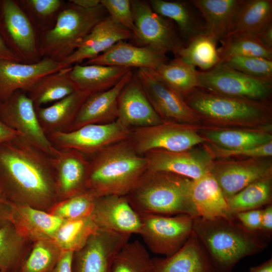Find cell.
<instances>
[{
	"label": "cell",
	"instance_id": "39",
	"mask_svg": "<svg viewBox=\"0 0 272 272\" xmlns=\"http://www.w3.org/2000/svg\"><path fill=\"white\" fill-rule=\"evenodd\" d=\"M218 52L221 61L233 56H256L272 59V49L263 45L255 34L236 33L220 41ZM220 61V62H221Z\"/></svg>",
	"mask_w": 272,
	"mask_h": 272
},
{
	"label": "cell",
	"instance_id": "10",
	"mask_svg": "<svg viewBox=\"0 0 272 272\" xmlns=\"http://www.w3.org/2000/svg\"><path fill=\"white\" fill-rule=\"evenodd\" d=\"M130 3L135 26L131 39L135 45L175 55L185 44L172 22L155 12L148 2L132 0Z\"/></svg>",
	"mask_w": 272,
	"mask_h": 272
},
{
	"label": "cell",
	"instance_id": "25",
	"mask_svg": "<svg viewBox=\"0 0 272 272\" xmlns=\"http://www.w3.org/2000/svg\"><path fill=\"white\" fill-rule=\"evenodd\" d=\"M152 272H215L211 259L193 231L176 253L153 257Z\"/></svg>",
	"mask_w": 272,
	"mask_h": 272
},
{
	"label": "cell",
	"instance_id": "31",
	"mask_svg": "<svg viewBox=\"0 0 272 272\" xmlns=\"http://www.w3.org/2000/svg\"><path fill=\"white\" fill-rule=\"evenodd\" d=\"M10 204L12 221L33 242L41 239H53L64 221L48 212L29 206Z\"/></svg>",
	"mask_w": 272,
	"mask_h": 272
},
{
	"label": "cell",
	"instance_id": "50",
	"mask_svg": "<svg viewBox=\"0 0 272 272\" xmlns=\"http://www.w3.org/2000/svg\"><path fill=\"white\" fill-rule=\"evenodd\" d=\"M260 231L271 237L272 232V204L262 209Z\"/></svg>",
	"mask_w": 272,
	"mask_h": 272
},
{
	"label": "cell",
	"instance_id": "5",
	"mask_svg": "<svg viewBox=\"0 0 272 272\" xmlns=\"http://www.w3.org/2000/svg\"><path fill=\"white\" fill-rule=\"evenodd\" d=\"M192 180L175 174L147 170L126 195L138 215L197 217L191 197Z\"/></svg>",
	"mask_w": 272,
	"mask_h": 272
},
{
	"label": "cell",
	"instance_id": "17",
	"mask_svg": "<svg viewBox=\"0 0 272 272\" xmlns=\"http://www.w3.org/2000/svg\"><path fill=\"white\" fill-rule=\"evenodd\" d=\"M181 152L155 150L144 156L148 162V170L163 171L186 177L192 180L210 173L214 160L211 154L202 144Z\"/></svg>",
	"mask_w": 272,
	"mask_h": 272
},
{
	"label": "cell",
	"instance_id": "11",
	"mask_svg": "<svg viewBox=\"0 0 272 272\" xmlns=\"http://www.w3.org/2000/svg\"><path fill=\"white\" fill-rule=\"evenodd\" d=\"M197 74L200 88L211 92L256 101L270 99L272 79L252 77L222 64Z\"/></svg>",
	"mask_w": 272,
	"mask_h": 272
},
{
	"label": "cell",
	"instance_id": "14",
	"mask_svg": "<svg viewBox=\"0 0 272 272\" xmlns=\"http://www.w3.org/2000/svg\"><path fill=\"white\" fill-rule=\"evenodd\" d=\"M0 121L51 157L57 153L58 149L41 128L33 102L25 92L17 91L0 103Z\"/></svg>",
	"mask_w": 272,
	"mask_h": 272
},
{
	"label": "cell",
	"instance_id": "57",
	"mask_svg": "<svg viewBox=\"0 0 272 272\" xmlns=\"http://www.w3.org/2000/svg\"><path fill=\"white\" fill-rule=\"evenodd\" d=\"M0 272H2V271H1L0 270Z\"/></svg>",
	"mask_w": 272,
	"mask_h": 272
},
{
	"label": "cell",
	"instance_id": "46",
	"mask_svg": "<svg viewBox=\"0 0 272 272\" xmlns=\"http://www.w3.org/2000/svg\"><path fill=\"white\" fill-rule=\"evenodd\" d=\"M203 145L214 160L229 159L231 158H267L272 156V142L254 147L240 149H225L208 142Z\"/></svg>",
	"mask_w": 272,
	"mask_h": 272
},
{
	"label": "cell",
	"instance_id": "49",
	"mask_svg": "<svg viewBox=\"0 0 272 272\" xmlns=\"http://www.w3.org/2000/svg\"><path fill=\"white\" fill-rule=\"evenodd\" d=\"M74 252L62 251L58 261L50 272H73Z\"/></svg>",
	"mask_w": 272,
	"mask_h": 272
},
{
	"label": "cell",
	"instance_id": "51",
	"mask_svg": "<svg viewBox=\"0 0 272 272\" xmlns=\"http://www.w3.org/2000/svg\"><path fill=\"white\" fill-rule=\"evenodd\" d=\"M256 35L263 45L272 49V21L262 28Z\"/></svg>",
	"mask_w": 272,
	"mask_h": 272
},
{
	"label": "cell",
	"instance_id": "1",
	"mask_svg": "<svg viewBox=\"0 0 272 272\" xmlns=\"http://www.w3.org/2000/svg\"><path fill=\"white\" fill-rule=\"evenodd\" d=\"M52 157L22 135L0 144V196L48 212L59 201Z\"/></svg>",
	"mask_w": 272,
	"mask_h": 272
},
{
	"label": "cell",
	"instance_id": "22",
	"mask_svg": "<svg viewBox=\"0 0 272 272\" xmlns=\"http://www.w3.org/2000/svg\"><path fill=\"white\" fill-rule=\"evenodd\" d=\"M116 120L131 129L163 122L148 99L136 74L133 73L119 95Z\"/></svg>",
	"mask_w": 272,
	"mask_h": 272
},
{
	"label": "cell",
	"instance_id": "4",
	"mask_svg": "<svg viewBox=\"0 0 272 272\" xmlns=\"http://www.w3.org/2000/svg\"><path fill=\"white\" fill-rule=\"evenodd\" d=\"M184 98L199 118L201 126L272 129L269 101L229 96L202 88H197Z\"/></svg>",
	"mask_w": 272,
	"mask_h": 272
},
{
	"label": "cell",
	"instance_id": "23",
	"mask_svg": "<svg viewBox=\"0 0 272 272\" xmlns=\"http://www.w3.org/2000/svg\"><path fill=\"white\" fill-rule=\"evenodd\" d=\"M166 53L149 46H142L120 41L85 64L122 66L156 70L168 61Z\"/></svg>",
	"mask_w": 272,
	"mask_h": 272
},
{
	"label": "cell",
	"instance_id": "7",
	"mask_svg": "<svg viewBox=\"0 0 272 272\" xmlns=\"http://www.w3.org/2000/svg\"><path fill=\"white\" fill-rule=\"evenodd\" d=\"M199 126L163 121L154 125L132 128L129 140L141 155L155 150L184 151L207 142L198 131Z\"/></svg>",
	"mask_w": 272,
	"mask_h": 272
},
{
	"label": "cell",
	"instance_id": "24",
	"mask_svg": "<svg viewBox=\"0 0 272 272\" xmlns=\"http://www.w3.org/2000/svg\"><path fill=\"white\" fill-rule=\"evenodd\" d=\"M128 72L114 86L109 89L90 94L81 105L67 131L77 129L90 124H104L114 121L117 116L119 95L132 77Z\"/></svg>",
	"mask_w": 272,
	"mask_h": 272
},
{
	"label": "cell",
	"instance_id": "19",
	"mask_svg": "<svg viewBox=\"0 0 272 272\" xmlns=\"http://www.w3.org/2000/svg\"><path fill=\"white\" fill-rule=\"evenodd\" d=\"M61 69L59 62L47 57L33 63L0 59V103L17 91L26 92L41 77Z\"/></svg>",
	"mask_w": 272,
	"mask_h": 272
},
{
	"label": "cell",
	"instance_id": "2",
	"mask_svg": "<svg viewBox=\"0 0 272 272\" xmlns=\"http://www.w3.org/2000/svg\"><path fill=\"white\" fill-rule=\"evenodd\" d=\"M193 231L207 250L215 272H231L242 258L261 252L270 237L231 218L193 219Z\"/></svg>",
	"mask_w": 272,
	"mask_h": 272
},
{
	"label": "cell",
	"instance_id": "47",
	"mask_svg": "<svg viewBox=\"0 0 272 272\" xmlns=\"http://www.w3.org/2000/svg\"><path fill=\"white\" fill-rule=\"evenodd\" d=\"M108 16L127 29L133 35L135 32L130 0H100Z\"/></svg>",
	"mask_w": 272,
	"mask_h": 272
},
{
	"label": "cell",
	"instance_id": "36",
	"mask_svg": "<svg viewBox=\"0 0 272 272\" xmlns=\"http://www.w3.org/2000/svg\"><path fill=\"white\" fill-rule=\"evenodd\" d=\"M217 43L212 36L202 34L189 41L175 56L195 67H198L200 71H207L220 63Z\"/></svg>",
	"mask_w": 272,
	"mask_h": 272
},
{
	"label": "cell",
	"instance_id": "21",
	"mask_svg": "<svg viewBox=\"0 0 272 272\" xmlns=\"http://www.w3.org/2000/svg\"><path fill=\"white\" fill-rule=\"evenodd\" d=\"M59 201L86 191L89 160L73 149H58L52 157Z\"/></svg>",
	"mask_w": 272,
	"mask_h": 272
},
{
	"label": "cell",
	"instance_id": "26",
	"mask_svg": "<svg viewBox=\"0 0 272 272\" xmlns=\"http://www.w3.org/2000/svg\"><path fill=\"white\" fill-rule=\"evenodd\" d=\"M153 10L174 22L185 45L193 38L206 33L205 21L191 1L150 0Z\"/></svg>",
	"mask_w": 272,
	"mask_h": 272
},
{
	"label": "cell",
	"instance_id": "9",
	"mask_svg": "<svg viewBox=\"0 0 272 272\" xmlns=\"http://www.w3.org/2000/svg\"><path fill=\"white\" fill-rule=\"evenodd\" d=\"M0 34L22 62L35 63L42 58L38 33L18 1H0Z\"/></svg>",
	"mask_w": 272,
	"mask_h": 272
},
{
	"label": "cell",
	"instance_id": "13",
	"mask_svg": "<svg viewBox=\"0 0 272 272\" xmlns=\"http://www.w3.org/2000/svg\"><path fill=\"white\" fill-rule=\"evenodd\" d=\"M132 129L118 121L90 124L67 132H55L47 135L58 149H73L92 156L115 143L129 139Z\"/></svg>",
	"mask_w": 272,
	"mask_h": 272
},
{
	"label": "cell",
	"instance_id": "52",
	"mask_svg": "<svg viewBox=\"0 0 272 272\" xmlns=\"http://www.w3.org/2000/svg\"><path fill=\"white\" fill-rule=\"evenodd\" d=\"M11 221H12L11 205L0 196V227Z\"/></svg>",
	"mask_w": 272,
	"mask_h": 272
},
{
	"label": "cell",
	"instance_id": "45",
	"mask_svg": "<svg viewBox=\"0 0 272 272\" xmlns=\"http://www.w3.org/2000/svg\"><path fill=\"white\" fill-rule=\"evenodd\" d=\"M219 64L257 78L271 79L272 59L256 56H233Z\"/></svg>",
	"mask_w": 272,
	"mask_h": 272
},
{
	"label": "cell",
	"instance_id": "18",
	"mask_svg": "<svg viewBox=\"0 0 272 272\" xmlns=\"http://www.w3.org/2000/svg\"><path fill=\"white\" fill-rule=\"evenodd\" d=\"M90 218L98 229L129 235L141 231L140 217L126 196L96 197Z\"/></svg>",
	"mask_w": 272,
	"mask_h": 272
},
{
	"label": "cell",
	"instance_id": "34",
	"mask_svg": "<svg viewBox=\"0 0 272 272\" xmlns=\"http://www.w3.org/2000/svg\"><path fill=\"white\" fill-rule=\"evenodd\" d=\"M72 67L44 75L28 89L26 93L35 109L57 101L77 90L70 76Z\"/></svg>",
	"mask_w": 272,
	"mask_h": 272
},
{
	"label": "cell",
	"instance_id": "48",
	"mask_svg": "<svg viewBox=\"0 0 272 272\" xmlns=\"http://www.w3.org/2000/svg\"><path fill=\"white\" fill-rule=\"evenodd\" d=\"M235 218L247 229L260 231L262 209L240 212L233 214Z\"/></svg>",
	"mask_w": 272,
	"mask_h": 272
},
{
	"label": "cell",
	"instance_id": "54",
	"mask_svg": "<svg viewBox=\"0 0 272 272\" xmlns=\"http://www.w3.org/2000/svg\"><path fill=\"white\" fill-rule=\"evenodd\" d=\"M0 59L22 62L5 43L0 34Z\"/></svg>",
	"mask_w": 272,
	"mask_h": 272
},
{
	"label": "cell",
	"instance_id": "30",
	"mask_svg": "<svg viewBox=\"0 0 272 272\" xmlns=\"http://www.w3.org/2000/svg\"><path fill=\"white\" fill-rule=\"evenodd\" d=\"M191 193L198 217L205 219L233 217L219 184L211 173L192 180Z\"/></svg>",
	"mask_w": 272,
	"mask_h": 272
},
{
	"label": "cell",
	"instance_id": "42",
	"mask_svg": "<svg viewBox=\"0 0 272 272\" xmlns=\"http://www.w3.org/2000/svg\"><path fill=\"white\" fill-rule=\"evenodd\" d=\"M52 239H41L33 242L18 272H50L62 253Z\"/></svg>",
	"mask_w": 272,
	"mask_h": 272
},
{
	"label": "cell",
	"instance_id": "35",
	"mask_svg": "<svg viewBox=\"0 0 272 272\" xmlns=\"http://www.w3.org/2000/svg\"><path fill=\"white\" fill-rule=\"evenodd\" d=\"M271 21V0H243L227 35L240 32L256 34Z\"/></svg>",
	"mask_w": 272,
	"mask_h": 272
},
{
	"label": "cell",
	"instance_id": "40",
	"mask_svg": "<svg viewBox=\"0 0 272 272\" xmlns=\"http://www.w3.org/2000/svg\"><path fill=\"white\" fill-rule=\"evenodd\" d=\"M97 229L90 217L64 220L52 240L62 250L75 252L83 247Z\"/></svg>",
	"mask_w": 272,
	"mask_h": 272
},
{
	"label": "cell",
	"instance_id": "38",
	"mask_svg": "<svg viewBox=\"0 0 272 272\" xmlns=\"http://www.w3.org/2000/svg\"><path fill=\"white\" fill-rule=\"evenodd\" d=\"M226 200L232 215L272 204V175L251 183Z\"/></svg>",
	"mask_w": 272,
	"mask_h": 272
},
{
	"label": "cell",
	"instance_id": "53",
	"mask_svg": "<svg viewBox=\"0 0 272 272\" xmlns=\"http://www.w3.org/2000/svg\"><path fill=\"white\" fill-rule=\"evenodd\" d=\"M19 135L21 134L0 121V144L9 141Z\"/></svg>",
	"mask_w": 272,
	"mask_h": 272
},
{
	"label": "cell",
	"instance_id": "6",
	"mask_svg": "<svg viewBox=\"0 0 272 272\" xmlns=\"http://www.w3.org/2000/svg\"><path fill=\"white\" fill-rule=\"evenodd\" d=\"M107 14L101 4L95 8L84 9L69 1L65 2L53 26L40 34L41 57L59 62L67 58Z\"/></svg>",
	"mask_w": 272,
	"mask_h": 272
},
{
	"label": "cell",
	"instance_id": "16",
	"mask_svg": "<svg viewBox=\"0 0 272 272\" xmlns=\"http://www.w3.org/2000/svg\"><path fill=\"white\" fill-rule=\"evenodd\" d=\"M210 173L227 199L251 183L271 175L272 161L270 157L216 159L212 163Z\"/></svg>",
	"mask_w": 272,
	"mask_h": 272
},
{
	"label": "cell",
	"instance_id": "15",
	"mask_svg": "<svg viewBox=\"0 0 272 272\" xmlns=\"http://www.w3.org/2000/svg\"><path fill=\"white\" fill-rule=\"evenodd\" d=\"M130 236L98 228L74 252L73 272H111L115 256Z\"/></svg>",
	"mask_w": 272,
	"mask_h": 272
},
{
	"label": "cell",
	"instance_id": "28",
	"mask_svg": "<svg viewBox=\"0 0 272 272\" xmlns=\"http://www.w3.org/2000/svg\"><path fill=\"white\" fill-rule=\"evenodd\" d=\"M198 131L208 143L227 149L249 148L272 142L271 129L200 126Z\"/></svg>",
	"mask_w": 272,
	"mask_h": 272
},
{
	"label": "cell",
	"instance_id": "55",
	"mask_svg": "<svg viewBox=\"0 0 272 272\" xmlns=\"http://www.w3.org/2000/svg\"><path fill=\"white\" fill-rule=\"evenodd\" d=\"M70 2L84 9H91L99 6L100 0H70Z\"/></svg>",
	"mask_w": 272,
	"mask_h": 272
},
{
	"label": "cell",
	"instance_id": "33",
	"mask_svg": "<svg viewBox=\"0 0 272 272\" xmlns=\"http://www.w3.org/2000/svg\"><path fill=\"white\" fill-rule=\"evenodd\" d=\"M33 242L13 221L0 227V270L18 272Z\"/></svg>",
	"mask_w": 272,
	"mask_h": 272
},
{
	"label": "cell",
	"instance_id": "29",
	"mask_svg": "<svg viewBox=\"0 0 272 272\" xmlns=\"http://www.w3.org/2000/svg\"><path fill=\"white\" fill-rule=\"evenodd\" d=\"M90 94L76 90L48 107L35 109L40 125L46 135L55 132H66Z\"/></svg>",
	"mask_w": 272,
	"mask_h": 272
},
{
	"label": "cell",
	"instance_id": "12",
	"mask_svg": "<svg viewBox=\"0 0 272 272\" xmlns=\"http://www.w3.org/2000/svg\"><path fill=\"white\" fill-rule=\"evenodd\" d=\"M136 75L150 103L163 121L201 125L184 97L162 81L153 70L138 69Z\"/></svg>",
	"mask_w": 272,
	"mask_h": 272
},
{
	"label": "cell",
	"instance_id": "43",
	"mask_svg": "<svg viewBox=\"0 0 272 272\" xmlns=\"http://www.w3.org/2000/svg\"><path fill=\"white\" fill-rule=\"evenodd\" d=\"M18 2L37 33L51 29L65 2L61 0H20Z\"/></svg>",
	"mask_w": 272,
	"mask_h": 272
},
{
	"label": "cell",
	"instance_id": "44",
	"mask_svg": "<svg viewBox=\"0 0 272 272\" xmlns=\"http://www.w3.org/2000/svg\"><path fill=\"white\" fill-rule=\"evenodd\" d=\"M96 196L91 192L82 193L58 201L48 213L63 220H72L90 217Z\"/></svg>",
	"mask_w": 272,
	"mask_h": 272
},
{
	"label": "cell",
	"instance_id": "20",
	"mask_svg": "<svg viewBox=\"0 0 272 272\" xmlns=\"http://www.w3.org/2000/svg\"><path fill=\"white\" fill-rule=\"evenodd\" d=\"M132 33L108 15L98 22L76 50L60 62L61 69L72 67L83 60L94 58L120 41L132 38Z\"/></svg>",
	"mask_w": 272,
	"mask_h": 272
},
{
	"label": "cell",
	"instance_id": "8",
	"mask_svg": "<svg viewBox=\"0 0 272 272\" xmlns=\"http://www.w3.org/2000/svg\"><path fill=\"white\" fill-rule=\"evenodd\" d=\"M139 215L141 222L139 234L149 250L156 254L172 255L183 246L193 231L194 218L188 215Z\"/></svg>",
	"mask_w": 272,
	"mask_h": 272
},
{
	"label": "cell",
	"instance_id": "41",
	"mask_svg": "<svg viewBox=\"0 0 272 272\" xmlns=\"http://www.w3.org/2000/svg\"><path fill=\"white\" fill-rule=\"evenodd\" d=\"M153 261L146 247L135 240L127 242L118 252L111 272H152Z\"/></svg>",
	"mask_w": 272,
	"mask_h": 272
},
{
	"label": "cell",
	"instance_id": "27",
	"mask_svg": "<svg viewBox=\"0 0 272 272\" xmlns=\"http://www.w3.org/2000/svg\"><path fill=\"white\" fill-rule=\"evenodd\" d=\"M130 71L122 66L76 64L70 76L77 90L91 94L113 87Z\"/></svg>",
	"mask_w": 272,
	"mask_h": 272
},
{
	"label": "cell",
	"instance_id": "3",
	"mask_svg": "<svg viewBox=\"0 0 272 272\" xmlns=\"http://www.w3.org/2000/svg\"><path fill=\"white\" fill-rule=\"evenodd\" d=\"M148 170L144 155L129 139L112 144L91 156L86 190L96 197L126 195Z\"/></svg>",
	"mask_w": 272,
	"mask_h": 272
},
{
	"label": "cell",
	"instance_id": "32",
	"mask_svg": "<svg viewBox=\"0 0 272 272\" xmlns=\"http://www.w3.org/2000/svg\"><path fill=\"white\" fill-rule=\"evenodd\" d=\"M205 23L206 33L218 42L228 34L243 0H192Z\"/></svg>",
	"mask_w": 272,
	"mask_h": 272
},
{
	"label": "cell",
	"instance_id": "56",
	"mask_svg": "<svg viewBox=\"0 0 272 272\" xmlns=\"http://www.w3.org/2000/svg\"><path fill=\"white\" fill-rule=\"evenodd\" d=\"M248 272H272V258L250 268Z\"/></svg>",
	"mask_w": 272,
	"mask_h": 272
},
{
	"label": "cell",
	"instance_id": "37",
	"mask_svg": "<svg viewBox=\"0 0 272 272\" xmlns=\"http://www.w3.org/2000/svg\"><path fill=\"white\" fill-rule=\"evenodd\" d=\"M155 74L184 98L200 88L197 70L178 57L161 64Z\"/></svg>",
	"mask_w": 272,
	"mask_h": 272
}]
</instances>
